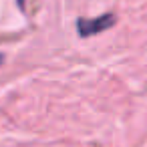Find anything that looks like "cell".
<instances>
[{
	"label": "cell",
	"mask_w": 147,
	"mask_h": 147,
	"mask_svg": "<svg viewBox=\"0 0 147 147\" xmlns=\"http://www.w3.org/2000/svg\"><path fill=\"white\" fill-rule=\"evenodd\" d=\"M115 14H111V12H107V14H103V16H99V18H81V20H77V30H79V34L83 36V38H87V36H95V34H99V32H103V30H107V28H111L113 24H115Z\"/></svg>",
	"instance_id": "obj_1"
},
{
	"label": "cell",
	"mask_w": 147,
	"mask_h": 147,
	"mask_svg": "<svg viewBox=\"0 0 147 147\" xmlns=\"http://www.w3.org/2000/svg\"><path fill=\"white\" fill-rule=\"evenodd\" d=\"M16 2H18V6H20V8H24V0H16Z\"/></svg>",
	"instance_id": "obj_2"
},
{
	"label": "cell",
	"mask_w": 147,
	"mask_h": 147,
	"mask_svg": "<svg viewBox=\"0 0 147 147\" xmlns=\"http://www.w3.org/2000/svg\"><path fill=\"white\" fill-rule=\"evenodd\" d=\"M2 61H4V57H2V55H0V65H2Z\"/></svg>",
	"instance_id": "obj_3"
}]
</instances>
